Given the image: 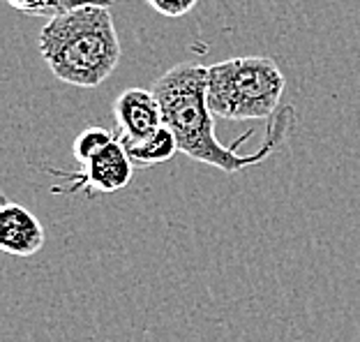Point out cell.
Here are the masks:
<instances>
[{
    "label": "cell",
    "instance_id": "obj_1",
    "mask_svg": "<svg viewBox=\"0 0 360 342\" xmlns=\"http://www.w3.org/2000/svg\"><path fill=\"white\" fill-rule=\"evenodd\" d=\"M160 100L165 125L176 134L180 153L201 165L215 167L224 174H236L266 162L277 146H282L293 125V109L284 107L273 116L266 141L257 153H238V146L255 132H248L231 146H222L215 137V116L206 100V68L199 63H178L165 72L153 86Z\"/></svg>",
    "mask_w": 360,
    "mask_h": 342
},
{
    "label": "cell",
    "instance_id": "obj_2",
    "mask_svg": "<svg viewBox=\"0 0 360 342\" xmlns=\"http://www.w3.org/2000/svg\"><path fill=\"white\" fill-rule=\"evenodd\" d=\"M37 49L63 84L95 88L120 63V39L109 7H81L56 14L37 35Z\"/></svg>",
    "mask_w": 360,
    "mask_h": 342
},
{
    "label": "cell",
    "instance_id": "obj_3",
    "mask_svg": "<svg viewBox=\"0 0 360 342\" xmlns=\"http://www.w3.org/2000/svg\"><path fill=\"white\" fill-rule=\"evenodd\" d=\"M284 88V72L266 56H243L206 68V100L215 118L264 120L275 116Z\"/></svg>",
    "mask_w": 360,
    "mask_h": 342
},
{
    "label": "cell",
    "instance_id": "obj_4",
    "mask_svg": "<svg viewBox=\"0 0 360 342\" xmlns=\"http://www.w3.org/2000/svg\"><path fill=\"white\" fill-rule=\"evenodd\" d=\"M113 116H116V139L125 144L146 141L165 127L160 100L153 91L143 88H125L113 102Z\"/></svg>",
    "mask_w": 360,
    "mask_h": 342
},
{
    "label": "cell",
    "instance_id": "obj_5",
    "mask_svg": "<svg viewBox=\"0 0 360 342\" xmlns=\"http://www.w3.org/2000/svg\"><path fill=\"white\" fill-rule=\"evenodd\" d=\"M60 176L72 178V185L68 187V192L93 190L100 194H111L132 183L134 165H132V160L127 158L122 144L116 139L111 146H106L102 153H97L93 160L81 165V171H77L75 176H68L65 171H60Z\"/></svg>",
    "mask_w": 360,
    "mask_h": 342
},
{
    "label": "cell",
    "instance_id": "obj_6",
    "mask_svg": "<svg viewBox=\"0 0 360 342\" xmlns=\"http://www.w3.org/2000/svg\"><path fill=\"white\" fill-rule=\"evenodd\" d=\"M44 227L30 208L10 199L0 201V250L14 257H32L44 248Z\"/></svg>",
    "mask_w": 360,
    "mask_h": 342
},
{
    "label": "cell",
    "instance_id": "obj_7",
    "mask_svg": "<svg viewBox=\"0 0 360 342\" xmlns=\"http://www.w3.org/2000/svg\"><path fill=\"white\" fill-rule=\"evenodd\" d=\"M122 148H125L127 158L132 160L134 167H143V169L169 162L176 153H180L176 134L171 132L167 125L160 127L150 139L139 141V144H125Z\"/></svg>",
    "mask_w": 360,
    "mask_h": 342
},
{
    "label": "cell",
    "instance_id": "obj_8",
    "mask_svg": "<svg viewBox=\"0 0 360 342\" xmlns=\"http://www.w3.org/2000/svg\"><path fill=\"white\" fill-rule=\"evenodd\" d=\"M116 141V134H111L109 129H104L100 125L86 127L77 134L75 144H72V156L79 165H86L88 160H93L97 153H102L106 146H111Z\"/></svg>",
    "mask_w": 360,
    "mask_h": 342
},
{
    "label": "cell",
    "instance_id": "obj_9",
    "mask_svg": "<svg viewBox=\"0 0 360 342\" xmlns=\"http://www.w3.org/2000/svg\"><path fill=\"white\" fill-rule=\"evenodd\" d=\"M146 3L167 19H180V16L190 14L199 5V0H146Z\"/></svg>",
    "mask_w": 360,
    "mask_h": 342
},
{
    "label": "cell",
    "instance_id": "obj_10",
    "mask_svg": "<svg viewBox=\"0 0 360 342\" xmlns=\"http://www.w3.org/2000/svg\"><path fill=\"white\" fill-rule=\"evenodd\" d=\"M116 0H51L49 7V19L56 14H65L72 10H81V7H111Z\"/></svg>",
    "mask_w": 360,
    "mask_h": 342
},
{
    "label": "cell",
    "instance_id": "obj_11",
    "mask_svg": "<svg viewBox=\"0 0 360 342\" xmlns=\"http://www.w3.org/2000/svg\"><path fill=\"white\" fill-rule=\"evenodd\" d=\"M5 3L12 10L30 16H49V7H51V0H5Z\"/></svg>",
    "mask_w": 360,
    "mask_h": 342
}]
</instances>
